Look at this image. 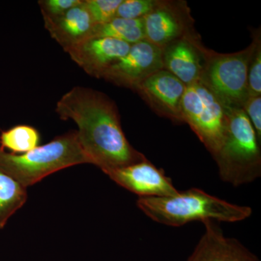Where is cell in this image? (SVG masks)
Masks as SVG:
<instances>
[{
  "label": "cell",
  "instance_id": "277c9868",
  "mask_svg": "<svg viewBox=\"0 0 261 261\" xmlns=\"http://www.w3.org/2000/svg\"><path fill=\"white\" fill-rule=\"evenodd\" d=\"M84 163H90L76 130L58 136L27 153L12 154L0 149V168L27 188L51 173Z\"/></svg>",
  "mask_w": 261,
  "mask_h": 261
},
{
  "label": "cell",
  "instance_id": "5bb4252c",
  "mask_svg": "<svg viewBox=\"0 0 261 261\" xmlns=\"http://www.w3.org/2000/svg\"><path fill=\"white\" fill-rule=\"evenodd\" d=\"M44 23L51 37L65 51L92 37L95 27L84 0L60 18Z\"/></svg>",
  "mask_w": 261,
  "mask_h": 261
},
{
  "label": "cell",
  "instance_id": "8992f818",
  "mask_svg": "<svg viewBox=\"0 0 261 261\" xmlns=\"http://www.w3.org/2000/svg\"><path fill=\"white\" fill-rule=\"evenodd\" d=\"M228 108L201 80L186 87L181 102L182 121L214 155L225 138Z\"/></svg>",
  "mask_w": 261,
  "mask_h": 261
},
{
  "label": "cell",
  "instance_id": "8fae6325",
  "mask_svg": "<svg viewBox=\"0 0 261 261\" xmlns=\"http://www.w3.org/2000/svg\"><path fill=\"white\" fill-rule=\"evenodd\" d=\"M130 47V44L117 39L92 37L70 48L66 53L87 74L102 79L106 70L124 56Z\"/></svg>",
  "mask_w": 261,
  "mask_h": 261
},
{
  "label": "cell",
  "instance_id": "2e32d148",
  "mask_svg": "<svg viewBox=\"0 0 261 261\" xmlns=\"http://www.w3.org/2000/svg\"><path fill=\"white\" fill-rule=\"evenodd\" d=\"M92 37L111 38L132 45L145 39L143 21L142 18H115L107 23L95 25Z\"/></svg>",
  "mask_w": 261,
  "mask_h": 261
},
{
  "label": "cell",
  "instance_id": "9c48e42d",
  "mask_svg": "<svg viewBox=\"0 0 261 261\" xmlns=\"http://www.w3.org/2000/svg\"><path fill=\"white\" fill-rule=\"evenodd\" d=\"M186 87L172 73L162 69L137 84L133 90L160 116L183 123L181 102Z\"/></svg>",
  "mask_w": 261,
  "mask_h": 261
},
{
  "label": "cell",
  "instance_id": "ac0fdd59",
  "mask_svg": "<svg viewBox=\"0 0 261 261\" xmlns=\"http://www.w3.org/2000/svg\"><path fill=\"white\" fill-rule=\"evenodd\" d=\"M95 25L107 23L116 18L122 0H84Z\"/></svg>",
  "mask_w": 261,
  "mask_h": 261
},
{
  "label": "cell",
  "instance_id": "3957f363",
  "mask_svg": "<svg viewBox=\"0 0 261 261\" xmlns=\"http://www.w3.org/2000/svg\"><path fill=\"white\" fill-rule=\"evenodd\" d=\"M260 142L242 108H228L226 135L213 158L220 178L233 185L252 183L261 175Z\"/></svg>",
  "mask_w": 261,
  "mask_h": 261
},
{
  "label": "cell",
  "instance_id": "5b68a950",
  "mask_svg": "<svg viewBox=\"0 0 261 261\" xmlns=\"http://www.w3.org/2000/svg\"><path fill=\"white\" fill-rule=\"evenodd\" d=\"M256 36L250 45L237 53H216L204 47V64L200 80L228 108H242L248 97L247 75Z\"/></svg>",
  "mask_w": 261,
  "mask_h": 261
},
{
  "label": "cell",
  "instance_id": "44dd1931",
  "mask_svg": "<svg viewBox=\"0 0 261 261\" xmlns=\"http://www.w3.org/2000/svg\"><path fill=\"white\" fill-rule=\"evenodd\" d=\"M82 0H40L38 2L44 21L60 18Z\"/></svg>",
  "mask_w": 261,
  "mask_h": 261
},
{
  "label": "cell",
  "instance_id": "e0dca14e",
  "mask_svg": "<svg viewBox=\"0 0 261 261\" xmlns=\"http://www.w3.org/2000/svg\"><path fill=\"white\" fill-rule=\"evenodd\" d=\"M39 132L29 125H17L0 133V149H8L10 153H27L39 146Z\"/></svg>",
  "mask_w": 261,
  "mask_h": 261
},
{
  "label": "cell",
  "instance_id": "7c38bea8",
  "mask_svg": "<svg viewBox=\"0 0 261 261\" xmlns=\"http://www.w3.org/2000/svg\"><path fill=\"white\" fill-rule=\"evenodd\" d=\"M204 47L199 34L174 41L163 49V69L186 86L200 80L203 70Z\"/></svg>",
  "mask_w": 261,
  "mask_h": 261
},
{
  "label": "cell",
  "instance_id": "4fadbf2b",
  "mask_svg": "<svg viewBox=\"0 0 261 261\" xmlns=\"http://www.w3.org/2000/svg\"><path fill=\"white\" fill-rule=\"evenodd\" d=\"M202 223L205 232L187 261H260L238 240L225 236L216 221Z\"/></svg>",
  "mask_w": 261,
  "mask_h": 261
},
{
  "label": "cell",
  "instance_id": "ffe728a7",
  "mask_svg": "<svg viewBox=\"0 0 261 261\" xmlns=\"http://www.w3.org/2000/svg\"><path fill=\"white\" fill-rule=\"evenodd\" d=\"M158 0H122L117 10L116 18L142 19L152 11Z\"/></svg>",
  "mask_w": 261,
  "mask_h": 261
},
{
  "label": "cell",
  "instance_id": "6da1fadb",
  "mask_svg": "<svg viewBox=\"0 0 261 261\" xmlns=\"http://www.w3.org/2000/svg\"><path fill=\"white\" fill-rule=\"evenodd\" d=\"M56 112L61 120L75 122L89 163L105 173L147 159L127 140L116 105L102 92L73 87L57 102Z\"/></svg>",
  "mask_w": 261,
  "mask_h": 261
},
{
  "label": "cell",
  "instance_id": "ba28073f",
  "mask_svg": "<svg viewBox=\"0 0 261 261\" xmlns=\"http://www.w3.org/2000/svg\"><path fill=\"white\" fill-rule=\"evenodd\" d=\"M162 54L163 49L144 39L132 44L128 53L111 65L102 79L133 90L149 75L163 69Z\"/></svg>",
  "mask_w": 261,
  "mask_h": 261
},
{
  "label": "cell",
  "instance_id": "7402d4cb",
  "mask_svg": "<svg viewBox=\"0 0 261 261\" xmlns=\"http://www.w3.org/2000/svg\"><path fill=\"white\" fill-rule=\"evenodd\" d=\"M255 130L257 138L261 141V95H249L243 108Z\"/></svg>",
  "mask_w": 261,
  "mask_h": 261
},
{
  "label": "cell",
  "instance_id": "30bf717a",
  "mask_svg": "<svg viewBox=\"0 0 261 261\" xmlns=\"http://www.w3.org/2000/svg\"><path fill=\"white\" fill-rule=\"evenodd\" d=\"M118 185L139 197H163L178 192L171 178L148 160L111 170L106 173Z\"/></svg>",
  "mask_w": 261,
  "mask_h": 261
},
{
  "label": "cell",
  "instance_id": "52a82bcc",
  "mask_svg": "<svg viewBox=\"0 0 261 261\" xmlns=\"http://www.w3.org/2000/svg\"><path fill=\"white\" fill-rule=\"evenodd\" d=\"M142 21L145 40L161 49L181 38L198 34L190 8L185 1L158 0Z\"/></svg>",
  "mask_w": 261,
  "mask_h": 261
},
{
  "label": "cell",
  "instance_id": "9a60e30c",
  "mask_svg": "<svg viewBox=\"0 0 261 261\" xmlns=\"http://www.w3.org/2000/svg\"><path fill=\"white\" fill-rule=\"evenodd\" d=\"M27 189L0 168V229L27 202Z\"/></svg>",
  "mask_w": 261,
  "mask_h": 261
},
{
  "label": "cell",
  "instance_id": "7a4b0ae2",
  "mask_svg": "<svg viewBox=\"0 0 261 261\" xmlns=\"http://www.w3.org/2000/svg\"><path fill=\"white\" fill-rule=\"evenodd\" d=\"M137 205L152 221L175 227L207 220L238 222L248 219L252 213L248 206L235 205L197 188L169 197H139Z\"/></svg>",
  "mask_w": 261,
  "mask_h": 261
},
{
  "label": "cell",
  "instance_id": "d6986e66",
  "mask_svg": "<svg viewBox=\"0 0 261 261\" xmlns=\"http://www.w3.org/2000/svg\"><path fill=\"white\" fill-rule=\"evenodd\" d=\"M256 42L248 67L247 87L249 95H261V37L260 30L255 32Z\"/></svg>",
  "mask_w": 261,
  "mask_h": 261
}]
</instances>
